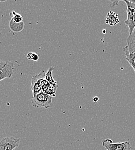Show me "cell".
<instances>
[{
    "label": "cell",
    "instance_id": "obj_1",
    "mask_svg": "<svg viewBox=\"0 0 135 150\" xmlns=\"http://www.w3.org/2000/svg\"><path fill=\"white\" fill-rule=\"evenodd\" d=\"M52 96L42 91L33 96L31 101L33 106L35 108L49 109L52 106Z\"/></svg>",
    "mask_w": 135,
    "mask_h": 150
},
{
    "label": "cell",
    "instance_id": "obj_2",
    "mask_svg": "<svg viewBox=\"0 0 135 150\" xmlns=\"http://www.w3.org/2000/svg\"><path fill=\"white\" fill-rule=\"evenodd\" d=\"M127 4V19L125 21V24L129 28V34L132 33L135 28V4L133 0H123Z\"/></svg>",
    "mask_w": 135,
    "mask_h": 150
},
{
    "label": "cell",
    "instance_id": "obj_3",
    "mask_svg": "<svg viewBox=\"0 0 135 150\" xmlns=\"http://www.w3.org/2000/svg\"><path fill=\"white\" fill-rule=\"evenodd\" d=\"M102 146L106 150H131V145L129 142L114 143L110 139H106L102 142Z\"/></svg>",
    "mask_w": 135,
    "mask_h": 150
},
{
    "label": "cell",
    "instance_id": "obj_4",
    "mask_svg": "<svg viewBox=\"0 0 135 150\" xmlns=\"http://www.w3.org/2000/svg\"><path fill=\"white\" fill-rule=\"evenodd\" d=\"M46 73L44 71H41L38 74L33 76L31 79V90L33 93V96L42 92L41 82L45 79Z\"/></svg>",
    "mask_w": 135,
    "mask_h": 150
},
{
    "label": "cell",
    "instance_id": "obj_5",
    "mask_svg": "<svg viewBox=\"0 0 135 150\" xmlns=\"http://www.w3.org/2000/svg\"><path fill=\"white\" fill-rule=\"evenodd\" d=\"M5 150H14L19 147L20 139L14 137H4L0 140Z\"/></svg>",
    "mask_w": 135,
    "mask_h": 150
},
{
    "label": "cell",
    "instance_id": "obj_6",
    "mask_svg": "<svg viewBox=\"0 0 135 150\" xmlns=\"http://www.w3.org/2000/svg\"><path fill=\"white\" fill-rule=\"evenodd\" d=\"M14 65L11 61H6L5 66L0 70V81L6 78H11L13 74Z\"/></svg>",
    "mask_w": 135,
    "mask_h": 150
},
{
    "label": "cell",
    "instance_id": "obj_7",
    "mask_svg": "<svg viewBox=\"0 0 135 150\" xmlns=\"http://www.w3.org/2000/svg\"><path fill=\"white\" fill-rule=\"evenodd\" d=\"M127 46H125L128 51L130 53L135 52V28L134 31L129 36L127 39Z\"/></svg>",
    "mask_w": 135,
    "mask_h": 150
},
{
    "label": "cell",
    "instance_id": "obj_8",
    "mask_svg": "<svg viewBox=\"0 0 135 150\" xmlns=\"http://www.w3.org/2000/svg\"><path fill=\"white\" fill-rule=\"evenodd\" d=\"M119 19L118 18V15L116 13L110 11L106 18V23L110 25H115L119 23Z\"/></svg>",
    "mask_w": 135,
    "mask_h": 150
},
{
    "label": "cell",
    "instance_id": "obj_9",
    "mask_svg": "<svg viewBox=\"0 0 135 150\" xmlns=\"http://www.w3.org/2000/svg\"><path fill=\"white\" fill-rule=\"evenodd\" d=\"M24 27V21L21 23H16L12 20H11L9 22V28L14 33L21 32Z\"/></svg>",
    "mask_w": 135,
    "mask_h": 150
},
{
    "label": "cell",
    "instance_id": "obj_10",
    "mask_svg": "<svg viewBox=\"0 0 135 150\" xmlns=\"http://www.w3.org/2000/svg\"><path fill=\"white\" fill-rule=\"evenodd\" d=\"M123 51L125 53L127 60L128 61L130 65L134 69L135 73V52H133V53L129 52L125 46L123 48Z\"/></svg>",
    "mask_w": 135,
    "mask_h": 150
},
{
    "label": "cell",
    "instance_id": "obj_11",
    "mask_svg": "<svg viewBox=\"0 0 135 150\" xmlns=\"http://www.w3.org/2000/svg\"><path fill=\"white\" fill-rule=\"evenodd\" d=\"M54 70L53 67H50L46 73L45 79L47 80L52 86H58L57 83L54 80L53 77V71Z\"/></svg>",
    "mask_w": 135,
    "mask_h": 150
},
{
    "label": "cell",
    "instance_id": "obj_12",
    "mask_svg": "<svg viewBox=\"0 0 135 150\" xmlns=\"http://www.w3.org/2000/svg\"><path fill=\"white\" fill-rule=\"evenodd\" d=\"M11 14L12 15V18L11 20H12L13 21L16 23H21L24 21L22 16L19 13H16L15 11H12Z\"/></svg>",
    "mask_w": 135,
    "mask_h": 150
},
{
    "label": "cell",
    "instance_id": "obj_13",
    "mask_svg": "<svg viewBox=\"0 0 135 150\" xmlns=\"http://www.w3.org/2000/svg\"><path fill=\"white\" fill-rule=\"evenodd\" d=\"M51 84L47 81L46 79H44L41 82V88H42V91L44 93H46L48 89L51 87Z\"/></svg>",
    "mask_w": 135,
    "mask_h": 150
},
{
    "label": "cell",
    "instance_id": "obj_14",
    "mask_svg": "<svg viewBox=\"0 0 135 150\" xmlns=\"http://www.w3.org/2000/svg\"><path fill=\"white\" fill-rule=\"evenodd\" d=\"M58 86H51V87L48 89L46 94L49 95V96H52V98L56 97V90Z\"/></svg>",
    "mask_w": 135,
    "mask_h": 150
},
{
    "label": "cell",
    "instance_id": "obj_15",
    "mask_svg": "<svg viewBox=\"0 0 135 150\" xmlns=\"http://www.w3.org/2000/svg\"><path fill=\"white\" fill-rule=\"evenodd\" d=\"M27 58L29 60L38 61L39 59V56L36 53H29L27 56Z\"/></svg>",
    "mask_w": 135,
    "mask_h": 150
},
{
    "label": "cell",
    "instance_id": "obj_16",
    "mask_svg": "<svg viewBox=\"0 0 135 150\" xmlns=\"http://www.w3.org/2000/svg\"><path fill=\"white\" fill-rule=\"evenodd\" d=\"M5 64H6L5 61H4L0 59V70L5 66Z\"/></svg>",
    "mask_w": 135,
    "mask_h": 150
},
{
    "label": "cell",
    "instance_id": "obj_17",
    "mask_svg": "<svg viewBox=\"0 0 135 150\" xmlns=\"http://www.w3.org/2000/svg\"><path fill=\"white\" fill-rule=\"evenodd\" d=\"M0 150H5V148H4V146L2 144V142H1V140H0Z\"/></svg>",
    "mask_w": 135,
    "mask_h": 150
},
{
    "label": "cell",
    "instance_id": "obj_18",
    "mask_svg": "<svg viewBox=\"0 0 135 150\" xmlns=\"http://www.w3.org/2000/svg\"><path fill=\"white\" fill-rule=\"evenodd\" d=\"M99 100V98L98 96H95L94 98H93V101L94 102H97Z\"/></svg>",
    "mask_w": 135,
    "mask_h": 150
}]
</instances>
